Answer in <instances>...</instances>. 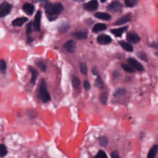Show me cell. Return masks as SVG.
<instances>
[{"instance_id":"1","label":"cell","mask_w":158,"mask_h":158,"mask_svg":"<svg viewBox=\"0 0 158 158\" xmlns=\"http://www.w3.org/2000/svg\"><path fill=\"white\" fill-rule=\"evenodd\" d=\"M64 10V7L62 4L56 2L54 4H48L45 6V12L48 19L50 20H54L57 19L59 14H60Z\"/></svg>"},{"instance_id":"2","label":"cell","mask_w":158,"mask_h":158,"mask_svg":"<svg viewBox=\"0 0 158 158\" xmlns=\"http://www.w3.org/2000/svg\"><path fill=\"white\" fill-rule=\"evenodd\" d=\"M38 97L44 102H47L51 99V96L47 89V84L44 79H42L40 81Z\"/></svg>"},{"instance_id":"3","label":"cell","mask_w":158,"mask_h":158,"mask_svg":"<svg viewBox=\"0 0 158 158\" xmlns=\"http://www.w3.org/2000/svg\"><path fill=\"white\" fill-rule=\"evenodd\" d=\"M12 6L6 1L0 4V17H4L8 15L10 12Z\"/></svg>"},{"instance_id":"4","label":"cell","mask_w":158,"mask_h":158,"mask_svg":"<svg viewBox=\"0 0 158 158\" xmlns=\"http://www.w3.org/2000/svg\"><path fill=\"white\" fill-rule=\"evenodd\" d=\"M123 5L122 4L117 0L112 1L108 6L107 9L112 12H119L122 10Z\"/></svg>"},{"instance_id":"5","label":"cell","mask_w":158,"mask_h":158,"mask_svg":"<svg viewBox=\"0 0 158 158\" xmlns=\"http://www.w3.org/2000/svg\"><path fill=\"white\" fill-rule=\"evenodd\" d=\"M127 40L128 42L133 44H137L140 41V38L135 32L130 31L127 35Z\"/></svg>"},{"instance_id":"6","label":"cell","mask_w":158,"mask_h":158,"mask_svg":"<svg viewBox=\"0 0 158 158\" xmlns=\"http://www.w3.org/2000/svg\"><path fill=\"white\" fill-rule=\"evenodd\" d=\"M128 64L133 68L135 69L136 70L138 71H143L144 70V67L135 59L133 57H130L127 60Z\"/></svg>"},{"instance_id":"7","label":"cell","mask_w":158,"mask_h":158,"mask_svg":"<svg viewBox=\"0 0 158 158\" xmlns=\"http://www.w3.org/2000/svg\"><path fill=\"white\" fill-rule=\"evenodd\" d=\"M98 2L97 0H91L85 4L83 5V7L85 10L89 11H94L96 10L98 7Z\"/></svg>"},{"instance_id":"8","label":"cell","mask_w":158,"mask_h":158,"mask_svg":"<svg viewBox=\"0 0 158 158\" xmlns=\"http://www.w3.org/2000/svg\"><path fill=\"white\" fill-rule=\"evenodd\" d=\"M98 43L102 45H106L109 44L112 41V38L110 36L105 34H102L97 37Z\"/></svg>"},{"instance_id":"9","label":"cell","mask_w":158,"mask_h":158,"mask_svg":"<svg viewBox=\"0 0 158 158\" xmlns=\"http://www.w3.org/2000/svg\"><path fill=\"white\" fill-rule=\"evenodd\" d=\"M64 48L69 52H74L76 50V43L73 40H70L64 43Z\"/></svg>"},{"instance_id":"10","label":"cell","mask_w":158,"mask_h":158,"mask_svg":"<svg viewBox=\"0 0 158 158\" xmlns=\"http://www.w3.org/2000/svg\"><path fill=\"white\" fill-rule=\"evenodd\" d=\"M132 19V15L131 14H127L121 17L120 19H118L115 23L114 25H123L125 24L127 22H129L131 21Z\"/></svg>"},{"instance_id":"11","label":"cell","mask_w":158,"mask_h":158,"mask_svg":"<svg viewBox=\"0 0 158 158\" xmlns=\"http://www.w3.org/2000/svg\"><path fill=\"white\" fill-rule=\"evenodd\" d=\"M41 18V12L40 10H38L35 15L34 22L33 23V28L35 31H40V30Z\"/></svg>"},{"instance_id":"12","label":"cell","mask_w":158,"mask_h":158,"mask_svg":"<svg viewBox=\"0 0 158 158\" xmlns=\"http://www.w3.org/2000/svg\"><path fill=\"white\" fill-rule=\"evenodd\" d=\"M72 36L77 40H83V39L87 38L88 33H87V31L86 30H80V31L73 33Z\"/></svg>"},{"instance_id":"13","label":"cell","mask_w":158,"mask_h":158,"mask_svg":"<svg viewBox=\"0 0 158 158\" xmlns=\"http://www.w3.org/2000/svg\"><path fill=\"white\" fill-rule=\"evenodd\" d=\"M22 9L24 11V12H25V14L30 15L33 14L34 10H35V7H34L33 5H32L31 4L26 3V4H23V6L22 7Z\"/></svg>"},{"instance_id":"14","label":"cell","mask_w":158,"mask_h":158,"mask_svg":"<svg viewBox=\"0 0 158 158\" xmlns=\"http://www.w3.org/2000/svg\"><path fill=\"white\" fill-rule=\"evenodd\" d=\"M94 17L101 19V20H109L111 19V15L106 12H96L94 14Z\"/></svg>"},{"instance_id":"15","label":"cell","mask_w":158,"mask_h":158,"mask_svg":"<svg viewBox=\"0 0 158 158\" xmlns=\"http://www.w3.org/2000/svg\"><path fill=\"white\" fill-rule=\"evenodd\" d=\"M128 27L127 26H125L121 28H114V29H112L110 30V32L114 35L115 36L117 37H120L122 36V35L123 34V32H125L127 30Z\"/></svg>"},{"instance_id":"16","label":"cell","mask_w":158,"mask_h":158,"mask_svg":"<svg viewBox=\"0 0 158 158\" xmlns=\"http://www.w3.org/2000/svg\"><path fill=\"white\" fill-rule=\"evenodd\" d=\"M28 69H29V70L31 72V83L33 84V85H35V83H36V78H38V70H36L35 68H33V67H31V66H29L28 67Z\"/></svg>"},{"instance_id":"17","label":"cell","mask_w":158,"mask_h":158,"mask_svg":"<svg viewBox=\"0 0 158 158\" xmlns=\"http://www.w3.org/2000/svg\"><path fill=\"white\" fill-rule=\"evenodd\" d=\"M27 20H28V19L27 17H19L14 20L12 22V24L13 26L20 27L23 23H25Z\"/></svg>"},{"instance_id":"18","label":"cell","mask_w":158,"mask_h":158,"mask_svg":"<svg viewBox=\"0 0 158 158\" xmlns=\"http://www.w3.org/2000/svg\"><path fill=\"white\" fill-rule=\"evenodd\" d=\"M106 28H107V26L106 24L102 23H98L94 25V27H93V31L94 33H98L99 31L105 30Z\"/></svg>"},{"instance_id":"19","label":"cell","mask_w":158,"mask_h":158,"mask_svg":"<svg viewBox=\"0 0 158 158\" xmlns=\"http://www.w3.org/2000/svg\"><path fill=\"white\" fill-rule=\"evenodd\" d=\"M118 44L122 48L128 52H132L133 51V47L129 43H127L124 41H118Z\"/></svg>"},{"instance_id":"20","label":"cell","mask_w":158,"mask_h":158,"mask_svg":"<svg viewBox=\"0 0 158 158\" xmlns=\"http://www.w3.org/2000/svg\"><path fill=\"white\" fill-rule=\"evenodd\" d=\"M158 150V146L157 145H154L151 149L149 151L148 154L147 155L148 158H154L155 157L156 155L157 154Z\"/></svg>"},{"instance_id":"21","label":"cell","mask_w":158,"mask_h":158,"mask_svg":"<svg viewBox=\"0 0 158 158\" xmlns=\"http://www.w3.org/2000/svg\"><path fill=\"white\" fill-rule=\"evenodd\" d=\"M71 81L72 83V86L76 89H77L80 85V80L77 76L73 74L71 75Z\"/></svg>"},{"instance_id":"22","label":"cell","mask_w":158,"mask_h":158,"mask_svg":"<svg viewBox=\"0 0 158 158\" xmlns=\"http://www.w3.org/2000/svg\"><path fill=\"white\" fill-rule=\"evenodd\" d=\"M127 93V90L125 88H120L117 89L114 93V96L115 97H121Z\"/></svg>"},{"instance_id":"23","label":"cell","mask_w":158,"mask_h":158,"mask_svg":"<svg viewBox=\"0 0 158 158\" xmlns=\"http://www.w3.org/2000/svg\"><path fill=\"white\" fill-rule=\"evenodd\" d=\"M70 28V26L68 23H62L59 27V31L61 33H66Z\"/></svg>"},{"instance_id":"24","label":"cell","mask_w":158,"mask_h":158,"mask_svg":"<svg viewBox=\"0 0 158 158\" xmlns=\"http://www.w3.org/2000/svg\"><path fill=\"white\" fill-rule=\"evenodd\" d=\"M95 86L100 89H102L104 87V82L101 77L98 75L96 80H95Z\"/></svg>"},{"instance_id":"25","label":"cell","mask_w":158,"mask_h":158,"mask_svg":"<svg viewBox=\"0 0 158 158\" xmlns=\"http://www.w3.org/2000/svg\"><path fill=\"white\" fill-rule=\"evenodd\" d=\"M121 67L127 72H128V73L135 72V70L133 69V68L130 65L126 64H122Z\"/></svg>"},{"instance_id":"26","label":"cell","mask_w":158,"mask_h":158,"mask_svg":"<svg viewBox=\"0 0 158 158\" xmlns=\"http://www.w3.org/2000/svg\"><path fill=\"white\" fill-rule=\"evenodd\" d=\"M138 2V0H125V4L127 7H132L136 5Z\"/></svg>"},{"instance_id":"27","label":"cell","mask_w":158,"mask_h":158,"mask_svg":"<svg viewBox=\"0 0 158 158\" xmlns=\"http://www.w3.org/2000/svg\"><path fill=\"white\" fill-rule=\"evenodd\" d=\"M8 152L5 145L1 144H0V157H4L7 154Z\"/></svg>"},{"instance_id":"28","label":"cell","mask_w":158,"mask_h":158,"mask_svg":"<svg viewBox=\"0 0 158 158\" xmlns=\"http://www.w3.org/2000/svg\"><path fill=\"white\" fill-rule=\"evenodd\" d=\"M136 56L142 60L147 62L148 61V57L147 55L146 54L145 52H143V51H139L136 53Z\"/></svg>"},{"instance_id":"29","label":"cell","mask_w":158,"mask_h":158,"mask_svg":"<svg viewBox=\"0 0 158 158\" xmlns=\"http://www.w3.org/2000/svg\"><path fill=\"white\" fill-rule=\"evenodd\" d=\"M80 72L83 75H87V73H88L87 66L85 63H83V62L80 63Z\"/></svg>"},{"instance_id":"30","label":"cell","mask_w":158,"mask_h":158,"mask_svg":"<svg viewBox=\"0 0 158 158\" xmlns=\"http://www.w3.org/2000/svg\"><path fill=\"white\" fill-rule=\"evenodd\" d=\"M107 97H108V96H107V93L106 92L103 93L101 94V96L99 97V99L102 104H106L107 101Z\"/></svg>"},{"instance_id":"31","label":"cell","mask_w":158,"mask_h":158,"mask_svg":"<svg viewBox=\"0 0 158 158\" xmlns=\"http://www.w3.org/2000/svg\"><path fill=\"white\" fill-rule=\"evenodd\" d=\"M99 144L102 146H106L108 144V139L106 136H102L99 139Z\"/></svg>"},{"instance_id":"32","label":"cell","mask_w":158,"mask_h":158,"mask_svg":"<svg viewBox=\"0 0 158 158\" xmlns=\"http://www.w3.org/2000/svg\"><path fill=\"white\" fill-rule=\"evenodd\" d=\"M36 65L38 67V68L42 71V72H44L46 70V65L41 61H37L36 62Z\"/></svg>"},{"instance_id":"33","label":"cell","mask_w":158,"mask_h":158,"mask_svg":"<svg viewBox=\"0 0 158 158\" xmlns=\"http://www.w3.org/2000/svg\"><path fill=\"white\" fill-rule=\"evenodd\" d=\"M6 63L4 60L1 59L0 60V72L4 73V72L6 71Z\"/></svg>"},{"instance_id":"34","label":"cell","mask_w":158,"mask_h":158,"mask_svg":"<svg viewBox=\"0 0 158 158\" xmlns=\"http://www.w3.org/2000/svg\"><path fill=\"white\" fill-rule=\"evenodd\" d=\"M107 157V156L106 152L102 150L99 151L98 154L95 156V157H96V158H106Z\"/></svg>"},{"instance_id":"35","label":"cell","mask_w":158,"mask_h":158,"mask_svg":"<svg viewBox=\"0 0 158 158\" xmlns=\"http://www.w3.org/2000/svg\"><path fill=\"white\" fill-rule=\"evenodd\" d=\"M32 31V22H29L27 25V28H26V33L27 35H30Z\"/></svg>"},{"instance_id":"36","label":"cell","mask_w":158,"mask_h":158,"mask_svg":"<svg viewBox=\"0 0 158 158\" xmlns=\"http://www.w3.org/2000/svg\"><path fill=\"white\" fill-rule=\"evenodd\" d=\"M83 87H84L85 90L88 91L91 88L90 83L88 80H85L84 82H83Z\"/></svg>"},{"instance_id":"37","label":"cell","mask_w":158,"mask_h":158,"mask_svg":"<svg viewBox=\"0 0 158 158\" xmlns=\"http://www.w3.org/2000/svg\"><path fill=\"white\" fill-rule=\"evenodd\" d=\"M110 156H111L112 158H118V152L117 150L113 151V152L111 153Z\"/></svg>"},{"instance_id":"38","label":"cell","mask_w":158,"mask_h":158,"mask_svg":"<svg viewBox=\"0 0 158 158\" xmlns=\"http://www.w3.org/2000/svg\"><path fill=\"white\" fill-rule=\"evenodd\" d=\"M91 71H92V73H93V75H98V70H97V69H96L95 67H94L92 68Z\"/></svg>"},{"instance_id":"39","label":"cell","mask_w":158,"mask_h":158,"mask_svg":"<svg viewBox=\"0 0 158 158\" xmlns=\"http://www.w3.org/2000/svg\"><path fill=\"white\" fill-rule=\"evenodd\" d=\"M150 46L154 48H158V43H152L150 44Z\"/></svg>"},{"instance_id":"40","label":"cell","mask_w":158,"mask_h":158,"mask_svg":"<svg viewBox=\"0 0 158 158\" xmlns=\"http://www.w3.org/2000/svg\"><path fill=\"white\" fill-rule=\"evenodd\" d=\"M32 41H33V39H32L31 37L28 36V37L27 38V43H28V44H30Z\"/></svg>"},{"instance_id":"41","label":"cell","mask_w":158,"mask_h":158,"mask_svg":"<svg viewBox=\"0 0 158 158\" xmlns=\"http://www.w3.org/2000/svg\"><path fill=\"white\" fill-rule=\"evenodd\" d=\"M118 75H119V73H118V72H117V71H115V72H114V77H115V78L118 77Z\"/></svg>"},{"instance_id":"42","label":"cell","mask_w":158,"mask_h":158,"mask_svg":"<svg viewBox=\"0 0 158 158\" xmlns=\"http://www.w3.org/2000/svg\"><path fill=\"white\" fill-rule=\"evenodd\" d=\"M73 1H78V2H83V1H85V0H73Z\"/></svg>"},{"instance_id":"43","label":"cell","mask_w":158,"mask_h":158,"mask_svg":"<svg viewBox=\"0 0 158 158\" xmlns=\"http://www.w3.org/2000/svg\"><path fill=\"white\" fill-rule=\"evenodd\" d=\"M100 1H101L102 2H105V1H106L107 0H100Z\"/></svg>"},{"instance_id":"44","label":"cell","mask_w":158,"mask_h":158,"mask_svg":"<svg viewBox=\"0 0 158 158\" xmlns=\"http://www.w3.org/2000/svg\"><path fill=\"white\" fill-rule=\"evenodd\" d=\"M34 1H38V0H34Z\"/></svg>"}]
</instances>
